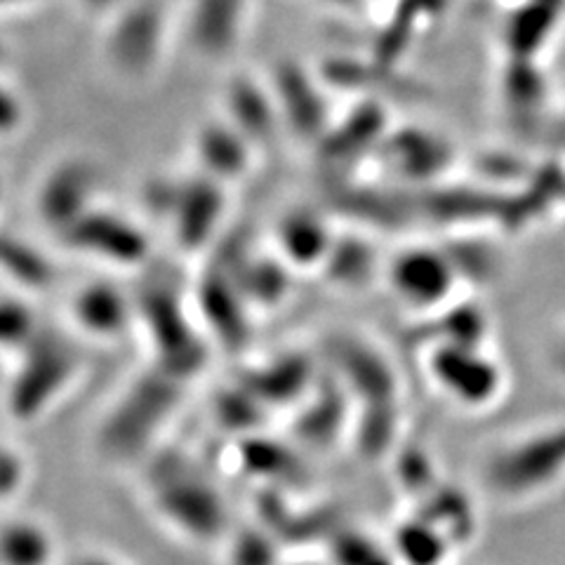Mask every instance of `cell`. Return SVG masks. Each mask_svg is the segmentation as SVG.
<instances>
[{"instance_id":"6da1fadb","label":"cell","mask_w":565,"mask_h":565,"mask_svg":"<svg viewBox=\"0 0 565 565\" xmlns=\"http://www.w3.org/2000/svg\"><path fill=\"white\" fill-rule=\"evenodd\" d=\"M104 35V57L120 76H145L161 60L170 12L166 0H126L111 12Z\"/></svg>"},{"instance_id":"7a4b0ae2","label":"cell","mask_w":565,"mask_h":565,"mask_svg":"<svg viewBox=\"0 0 565 565\" xmlns=\"http://www.w3.org/2000/svg\"><path fill=\"white\" fill-rule=\"evenodd\" d=\"M62 542L50 523L35 516L0 521V565H62Z\"/></svg>"},{"instance_id":"3957f363","label":"cell","mask_w":565,"mask_h":565,"mask_svg":"<svg viewBox=\"0 0 565 565\" xmlns=\"http://www.w3.org/2000/svg\"><path fill=\"white\" fill-rule=\"evenodd\" d=\"M250 0H189L186 26L203 52L228 50L245 29Z\"/></svg>"},{"instance_id":"277c9868","label":"cell","mask_w":565,"mask_h":565,"mask_svg":"<svg viewBox=\"0 0 565 565\" xmlns=\"http://www.w3.org/2000/svg\"><path fill=\"white\" fill-rule=\"evenodd\" d=\"M120 299L114 290L90 286L74 299V321L87 332H111L120 323Z\"/></svg>"},{"instance_id":"5b68a950","label":"cell","mask_w":565,"mask_h":565,"mask_svg":"<svg viewBox=\"0 0 565 565\" xmlns=\"http://www.w3.org/2000/svg\"><path fill=\"white\" fill-rule=\"evenodd\" d=\"M24 120V102L22 95H17L12 85L0 78V135L14 132L22 128Z\"/></svg>"},{"instance_id":"8992f818","label":"cell","mask_w":565,"mask_h":565,"mask_svg":"<svg viewBox=\"0 0 565 565\" xmlns=\"http://www.w3.org/2000/svg\"><path fill=\"white\" fill-rule=\"evenodd\" d=\"M62 565H132V563L111 550H104V546H83V550H76L74 554H66Z\"/></svg>"},{"instance_id":"52a82bcc","label":"cell","mask_w":565,"mask_h":565,"mask_svg":"<svg viewBox=\"0 0 565 565\" xmlns=\"http://www.w3.org/2000/svg\"><path fill=\"white\" fill-rule=\"evenodd\" d=\"M76 3L87 10V12H95V14H104L109 17L111 12H116L126 0H76Z\"/></svg>"},{"instance_id":"ba28073f","label":"cell","mask_w":565,"mask_h":565,"mask_svg":"<svg viewBox=\"0 0 565 565\" xmlns=\"http://www.w3.org/2000/svg\"><path fill=\"white\" fill-rule=\"evenodd\" d=\"M33 3H39V0H0V12H14Z\"/></svg>"},{"instance_id":"9c48e42d","label":"cell","mask_w":565,"mask_h":565,"mask_svg":"<svg viewBox=\"0 0 565 565\" xmlns=\"http://www.w3.org/2000/svg\"><path fill=\"white\" fill-rule=\"evenodd\" d=\"M6 60H8V43H6L3 31H0V68H3Z\"/></svg>"},{"instance_id":"30bf717a","label":"cell","mask_w":565,"mask_h":565,"mask_svg":"<svg viewBox=\"0 0 565 565\" xmlns=\"http://www.w3.org/2000/svg\"><path fill=\"white\" fill-rule=\"evenodd\" d=\"M334 3H353V0H334Z\"/></svg>"}]
</instances>
